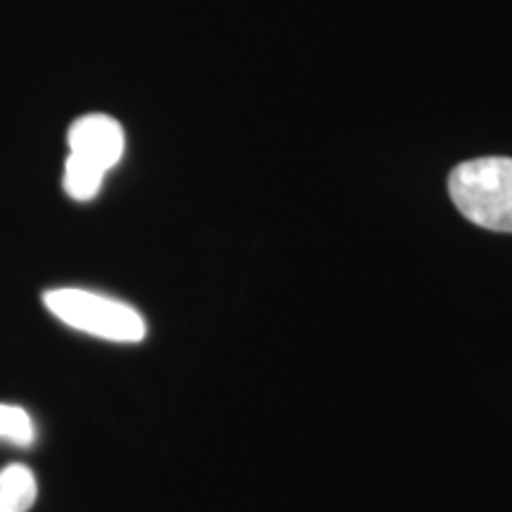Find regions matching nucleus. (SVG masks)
Returning a JSON list of instances; mask_svg holds the SVG:
<instances>
[{"instance_id": "1", "label": "nucleus", "mask_w": 512, "mask_h": 512, "mask_svg": "<svg viewBox=\"0 0 512 512\" xmlns=\"http://www.w3.org/2000/svg\"><path fill=\"white\" fill-rule=\"evenodd\" d=\"M448 195L467 221L512 233V159L482 157L458 164L448 176Z\"/></svg>"}, {"instance_id": "2", "label": "nucleus", "mask_w": 512, "mask_h": 512, "mask_svg": "<svg viewBox=\"0 0 512 512\" xmlns=\"http://www.w3.org/2000/svg\"><path fill=\"white\" fill-rule=\"evenodd\" d=\"M43 304L69 328L107 342H140L147 332L145 318L133 306L98 292L60 287L43 294Z\"/></svg>"}, {"instance_id": "3", "label": "nucleus", "mask_w": 512, "mask_h": 512, "mask_svg": "<svg viewBox=\"0 0 512 512\" xmlns=\"http://www.w3.org/2000/svg\"><path fill=\"white\" fill-rule=\"evenodd\" d=\"M124 147V128L107 114H86L69 128V155L86 159L105 174L124 157Z\"/></svg>"}, {"instance_id": "4", "label": "nucleus", "mask_w": 512, "mask_h": 512, "mask_svg": "<svg viewBox=\"0 0 512 512\" xmlns=\"http://www.w3.org/2000/svg\"><path fill=\"white\" fill-rule=\"evenodd\" d=\"M38 486L27 465H8L0 470V512H27L36 503Z\"/></svg>"}, {"instance_id": "5", "label": "nucleus", "mask_w": 512, "mask_h": 512, "mask_svg": "<svg viewBox=\"0 0 512 512\" xmlns=\"http://www.w3.org/2000/svg\"><path fill=\"white\" fill-rule=\"evenodd\" d=\"M105 171L98 169V166L86 162V159L69 155L67 164H64V192L76 202H91L98 197L102 188V181H105Z\"/></svg>"}, {"instance_id": "6", "label": "nucleus", "mask_w": 512, "mask_h": 512, "mask_svg": "<svg viewBox=\"0 0 512 512\" xmlns=\"http://www.w3.org/2000/svg\"><path fill=\"white\" fill-rule=\"evenodd\" d=\"M0 441L15 446H31L36 441V427L24 408L0 403Z\"/></svg>"}]
</instances>
